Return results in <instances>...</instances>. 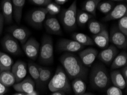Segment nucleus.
<instances>
[{"label":"nucleus","mask_w":127,"mask_h":95,"mask_svg":"<svg viewBox=\"0 0 127 95\" xmlns=\"http://www.w3.org/2000/svg\"><path fill=\"white\" fill-rule=\"evenodd\" d=\"M60 62L71 79L86 78L88 69L78 56L66 52L61 56Z\"/></svg>","instance_id":"1"},{"label":"nucleus","mask_w":127,"mask_h":95,"mask_svg":"<svg viewBox=\"0 0 127 95\" xmlns=\"http://www.w3.org/2000/svg\"><path fill=\"white\" fill-rule=\"evenodd\" d=\"M110 81V76L103 65L98 64L92 68L90 75V83L94 88L96 90L106 88L109 86Z\"/></svg>","instance_id":"2"},{"label":"nucleus","mask_w":127,"mask_h":95,"mask_svg":"<svg viewBox=\"0 0 127 95\" xmlns=\"http://www.w3.org/2000/svg\"><path fill=\"white\" fill-rule=\"evenodd\" d=\"M48 87L49 90L52 92L56 91H63L64 93L70 92V84L66 72L63 68L61 67L57 68L54 75L50 81Z\"/></svg>","instance_id":"3"},{"label":"nucleus","mask_w":127,"mask_h":95,"mask_svg":"<svg viewBox=\"0 0 127 95\" xmlns=\"http://www.w3.org/2000/svg\"><path fill=\"white\" fill-rule=\"evenodd\" d=\"M76 0H74L68 8L63 10L61 14V22L67 31H72L76 28Z\"/></svg>","instance_id":"4"},{"label":"nucleus","mask_w":127,"mask_h":95,"mask_svg":"<svg viewBox=\"0 0 127 95\" xmlns=\"http://www.w3.org/2000/svg\"><path fill=\"white\" fill-rule=\"evenodd\" d=\"M39 60L43 64H51L54 61V45L51 37L45 35L39 47Z\"/></svg>","instance_id":"5"},{"label":"nucleus","mask_w":127,"mask_h":95,"mask_svg":"<svg viewBox=\"0 0 127 95\" xmlns=\"http://www.w3.org/2000/svg\"><path fill=\"white\" fill-rule=\"evenodd\" d=\"M47 14L48 12L46 7H41L33 10L28 16L29 24L34 28L41 29L43 26Z\"/></svg>","instance_id":"6"},{"label":"nucleus","mask_w":127,"mask_h":95,"mask_svg":"<svg viewBox=\"0 0 127 95\" xmlns=\"http://www.w3.org/2000/svg\"><path fill=\"white\" fill-rule=\"evenodd\" d=\"M1 44L3 49L12 55H18L22 52L19 42L10 34H7L3 36Z\"/></svg>","instance_id":"7"},{"label":"nucleus","mask_w":127,"mask_h":95,"mask_svg":"<svg viewBox=\"0 0 127 95\" xmlns=\"http://www.w3.org/2000/svg\"><path fill=\"white\" fill-rule=\"evenodd\" d=\"M85 46L82 45L74 40L68 39H61L57 43V47L59 51L69 53L79 52L83 50Z\"/></svg>","instance_id":"8"},{"label":"nucleus","mask_w":127,"mask_h":95,"mask_svg":"<svg viewBox=\"0 0 127 95\" xmlns=\"http://www.w3.org/2000/svg\"><path fill=\"white\" fill-rule=\"evenodd\" d=\"M40 44L34 38H29L24 44L23 50L27 56L30 59L35 61L38 57Z\"/></svg>","instance_id":"9"},{"label":"nucleus","mask_w":127,"mask_h":95,"mask_svg":"<svg viewBox=\"0 0 127 95\" xmlns=\"http://www.w3.org/2000/svg\"><path fill=\"white\" fill-rule=\"evenodd\" d=\"M109 41L117 48L126 49L127 47V36L119 30L117 27H114L109 34Z\"/></svg>","instance_id":"10"},{"label":"nucleus","mask_w":127,"mask_h":95,"mask_svg":"<svg viewBox=\"0 0 127 95\" xmlns=\"http://www.w3.org/2000/svg\"><path fill=\"white\" fill-rule=\"evenodd\" d=\"M98 55L95 48L88 47L81 50L79 53V58L85 66L90 67L95 62Z\"/></svg>","instance_id":"11"},{"label":"nucleus","mask_w":127,"mask_h":95,"mask_svg":"<svg viewBox=\"0 0 127 95\" xmlns=\"http://www.w3.org/2000/svg\"><path fill=\"white\" fill-rule=\"evenodd\" d=\"M8 32L13 37L24 44L29 38L30 32L24 27L13 26L8 29Z\"/></svg>","instance_id":"12"},{"label":"nucleus","mask_w":127,"mask_h":95,"mask_svg":"<svg viewBox=\"0 0 127 95\" xmlns=\"http://www.w3.org/2000/svg\"><path fill=\"white\" fill-rule=\"evenodd\" d=\"M11 71L14 75L16 82L18 83L26 77L28 73V66L25 62L18 61L13 64Z\"/></svg>","instance_id":"13"},{"label":"nucleus","mask_w":127,"mask_h":95,"mask_svg":"<svg viewBox=\"0 0 127 95\" xmlns=\"http://www.w3.org/2000/svg\"><path fill=\"white\" fill-rule=\"evenodd\" d=\"M118 52L117 48L112 44L100 52L98 54V58L105 64L109 65L112 63L113 59L118 54Z\"/></svg>","instance_id":"14"},{"label":"nucleus","mask_w":127,"mask_h":95,"mask_svg":"<svg viewBox=\"0 0 127 95\" xmlns=\"http://www.w3.org/2000/svg\"><path fill=\"white\" fill-rule=\"evenodd\" d=\"M35 81L30 77H26L13 85V88L17 92L29 94L35 91Z\"/></svg>","instance_id":"15"},{"label":"nucleus","mask_w":127,"mask_h":95,"mask_svg":"<svg viewBox=\"0 0 127 95\" xmlns=\"http://www.w3.org/2000/svg\"><path fill=\"white\" fill-rule=\"evenodd\" d=\"M127 13V5L124 4H119L111 10V11L106 14L103 18V21H110L112 20H116L122 18Z\"/></svg>","instance_id":"16"},{"label":"nucleus","mask_w":127,"mask_h":95,"mask_svg":"<svg viewBox=\"0 0 127 95\" xmlns=\"http://www.w3.org/2000/svg\"><path fill=\"white\" fill-rule=\"evenodd\" d=\"M44 27L49 34L54 35H61L62 34L60 23L54 17H50L47 18L43 23Z\"/></svg>","instance_id":"17"},{"label":"nucleus","mask_w":127,"mask_h":95,"mask_svg":"<svg viewBox=\"0 0 127 95\" xmlns=\"http://www.w3.org/2000/svg\"><path fill=\"white\" fill-rule=\"evenodd\" d=\"M1 8L5 22L7 24H11L13 19V9L11 0H2Z\"/></svg>","instance_id":"18"},{"label":"nucleus","mask_w":127,"mask_h":95,"mask_svg":"<svg viewBox=\"0 0 127 95\" xmlns=\"http://www.w3.org/2000/svg\"><path fill=\"white\" fill-rule=\"evenodd\" d=\"M92 39L94 44H96L99 47L106 48L109 45V34L105 29L99 34L94 35Z\"/></svg>","instance_id":"19"},{"label":"nucleus","mask_w":127,"mask_h":95,"mask_svg":"<svg viewBox=\"0 0 127 95\" xmlns=\"http://www.w3.org/2000/svg\"><path fill=\"white\" fill-rule=\"evenodd\" d=\"M13 9V18L17 24H20L26 0H11Z\"/></svg>","instance_id":"20"},{"label":"nucleus","mask_w":127,"mask_h":95,"mask_svg":"<svg viewBox=\"0 0 127 95\" xmlns=\"http://www.w3.org/2000/svg\"><path fill=\"white\" fill-rule=\"evenodd\" d=\"M110 80L112 81L113 86L118 87L121 90H124L127 86V81L119 70H115L111 72L110 75Z\"/></svg>","instance_id":"21"},{"label":"nucleus","mask_w":127,"mask_h":95,"mask_svg":"<svg viewBox=\"0 0 127 95\" xmlns=\"http://www.w3.org/2000/svg\"><path fill=\"white\" fill-rule=\"evenodd\" d=\"M0 81L6 87L13 86L15 84V78L11 70H0Z\"/></svg>","instance_id":"22"},{"label":"nucleus","mask_w":127,"mask_h":95,"mask_svg":"<svg viewBox=\"0 0 127 95\" xmlns=\"http://www.w3.org/2000/svg\"><path fill=\"white\" fill-rule=\"evenodd\" d=\"M127 64V53L122 51L118 54L111 63V69L113 70L123 67Z\"/></svg>","instance_id":"23"},{"label":"nucleus","mask_w":127,"mask_h":95,"mask_svg":"<svg viewBox=\"0 0 127 95\" xmlns=\"http://www.w3.org/2000/svg\"><path fill=\"white\" fill-rule=\"evenodd\" d=\"M71 36L73 40H75L79 43L84 46H92L94 44L93 39L87 35L82 32H74Z\"/></svg>","instance_id":"24"},{"label":"nucleus","mask_w":127,"mask_h":95,"mask_svg":"<svg viewBox=\"0 0 127 95\" xmlns=\"http://www.w3.org/2000/svg\"><path fill=\"white\" fill-rule=\"evenodd\" d=\"M14 61L10 56L5 52L0 51V70H11Z\"/></svg>","instance_id":"25"},{"label":"nucleus","mask_w":127,"mask_h":95,"mask_svg":"<svg viewBox=\"0 0 127 95\" xmlns=\"http://www.w3.org/2000/svg\"><path fill=\"white\" fill-rule=\"evenodd\" d=\"M72 88L75 95H81L86 92L87 86L84 80L81 78H75L72 81Z\"/></svg>","instance_id":"26"},{"label":"nucleus","mask_w":127,"mask_h":95,"mask_svg":"<svg viewBox=\"0 0 127 95\" xmlns=\"http://www.w3.org/2000/svg\"><path fill=\"white\" fill-rule=\"evenodd\" d=\"M100 1L101 0H87L83 6V10L95 16L97 6Z\"/></svg>","instance_id":"27"},{"label":"nucleus","mask_w":127,"mask_h":95,"mask_svg":"<svg viewBox=\"0 0 127 95\" xmlns=\"http://www.w3.org/2000/svg\"><path fill=\"white\" fill-rule=\"evenodd\" d=\"M88 28L90 32L94 35L99 34L105 29L104 25L92 18L88 22Z\"/></svg>","instance_id":"28"},{"label":"nucleus","mask_w":127,"mask_h":95,"mask_svg":"<svg viewBox=\"0 0 127 95\" xmlns=\"http://www.w3.org/2000/svg\"><path fill=\"white\" fill-rule=\"evenodd\" d=\"M93 15L84 11H80L77 12L76 24L80 26H84L89 22L90 19L93 18Z\"/></svg>","instance_id":"29"},{"label":"nucleus","mask_w":127,"mask_h":95,"mask_svg":"<svg viewBox=\"0 0 127 95\" xmlns=\"http://www.w3.org/2000/svg\"><path fill=\"white\" fill-rule=\"evenodd\" d=\"M28 70L32 79L36 83H39V73L38 65L32 62H30L28 64Z\"/></svg>","instance_id":"30"},{"label":"nucleus","mask_w":127,"mask_h":95,"mask_svg":"<svg viewBox=\"0 0 127 95\" xmlns=\"http://www.w3.org/2000/svg\"><path fill=\"white\" fill-rule=\"evenodd\" d=\"M115 6L114 3L112 1H103L100 2L99 5L97 6L98 10L100 11L101 13L103 14H107L109 11H111L113 7Z\"/></svg>","instance_id":"31"},{"label":"nucleus","mask_w":127,"mask_h":95,"mask_svg":"<svg viewBox=\"0 0 127 95\" xmlns=\"http://www.w3.org/2000/svg\"><path fill=\"white\" fill-rule=\"evenodd\" d=\"M39 73V82L45 83L50 78L51 72L49 69L38 66Z\"/></svg>","instance_id":"32"},{"label":"nucleus","mask_w":127,"mask_h":95,"mask_svg":"<svg viewBox=\"0 0 127 95\" xmlns=\"http://www.w3.org/2000/svg\"><path fill=\"white\" fill-rule=\"evenodd\" d=\"M46 9H47L48 14L50 16L54 17V15L58 14L60 13L61 7L59 5H58L56 3L51 2L49 4L46 6Z\"/></svg>","instance_id":"33"},{"label":"nucleus","mask_w":127,"mask_h":95,"mask_svg":"<svg viewBox=\"0 0 127 95\" xmlns=\"http://www.w3.org/2000/svg\"><path fill=\"white\" fill-rule=\"evenodd\" d=\"M118 20L117 28L122 33L127 36V13Z\"/></svg>","instance_id":"34"},{"label":"nucleus","mask_w":127,"mask_h":95,"mask_svg":"<svg viewBox=\"0 0 127 95\" xmlns=\"http://www.w3.org/2000/svg\"><path fill=\"white\" fill-rule=\"evenodd\" d=\"M107 95H123V92L121 89L115 86L111 87L107 91Z\"/></svg>","instance_id":"35"},{"label":"nucleus","mask_w":127,"mask_h":95,"mask_svg":"<svg viewBox=\"0 0 127 95\" xmlns=\"http://www.w3.org/2000/svg\"><path fill=\"white\" fill-rule=\"evenodd\" d=\"M31 3L40 6H46L50 3L52 2V0H29Z\"/></svg>","instance_id":"36"},{"label":"nucleus","mask_w":127,"mask_h":95,"mask_svg":"<svg viewBox=\"0 0 127 95\" xmlns=\"http://www.w3.org/2000/svg\"><path fill=\"white\" fill-rule=\"evenodd\" d=\"M7 91H8V88L5 86L0 81V95H5Z\"/></svg>","instance_id":"37"},{"label":"nucleus","mask_w":127,"mask_h":95,"mask_svg":"<svg viewBox=\"0 0 127 95\" xmlns=\"http://www.w3.org/2000/svg\"><path fill=\"white\" fill-rule=\"evenodd\" d=\"M5 20L1 13H0V35L2 34L3 28V24H4Z\"/></svg>","instance_id":"38"},{"label":"nucleus","mask_w":127,"mask_h":95,"mask_svg":"<svg viewBox=\"0 0 127 95\" xmlns=\"http://www.w3.org/2000/svg\"><path fill=\"white\" fill-rule=\"evenodd\" d=\"M121 73L126 81L127 80V64L123 67Z\"/></svg>","instance_id":"39"},{"label":"nucleus","mask_w":127,"mask_h":95,"mask_svg":"<svg viewBox=\"0 0 127 95\" xmlns=\"http://www.w3.org/2000/svg\"><path fill=\"white\" fill-rule=\"evenodd\" d=\"M68 0H55V3H57L58 5H63Z\"/></svg>","instance_id":"40"},{"label":"nucleus","mask_w":127,"mask_h":95,"mask_svg":"<svg viewBox=\"0 0 127 95\" xmlns=\"http://www.w3.org/2000/svg\"><path fill=\"white\" fill-rule=\"evenodd\" d=\"M50 95H65V93L63 91H56L53 92Z\"/></svg>","instance_id":"41"},{"label":"nucleus","mask_w":127,"mask_h":95,"mask_svg":"<svg viewBox=\"0 0 127 95\" xmlns=\"http://www.w3.org/2000/svg\"><path fill=\"white\" fill-rule=\"evenodd\" d=\"M27 95H39L38 94V93L36 92L35 91H34L33 92L30 93V94H27Z\"/></svg>","instance_id":"42"},{"label":"nucleus","mask_w":127,"mask_h":95,"mask_svg":"<svg viewBox=\"0 0 127 95\" xmlns=\"http://www.w3.org/2000/svg\"><path fill=\"white\" fill-rule=\"evenodd\" d=\"M13 95H27V94H25V93H22V92H17L16 94H13Z\"/></svg>","instance_id":"43"},{"label":"nucleus","mask_w":127,"mask_h":95,"mask_svg":"<svg viewBox=\"0 0 127 95\" xmlns=\"http://www.w3.org/2000/svg\"><path fill=\"white\" fill-rule=\"evenodd\" d=\"M94 95L92 94H90V93H84V94H81V95Z\"/></svg>","instance_id":"44"},{"label":"nucleus","mask_w":127,"mask_h":95,"mask_svg":"<svg viewBox=\"0 0 127 95\" xmlns=\"http://www.w3.org/2000/svg\"><path fill=\"white\" fill-rule=\"evenodd\" d=\"M109 1H119V2H120V1H123L124 0H109Z\"/></svg>","instance_id":"45"},{"label":"nucleus","mask_w":127,"mask_h":95,"mask_svg":"<svg viewBox=\"0 0 127 95\" xmlns=\"http://www.w3.org/2000/svg\"><path fill=\"white\" fill-rule=\"evenodd\" d=\"M125 1H127V0H125Z\"/></svg>","instance_id":"46"},{"label":"nucleus","mask_w":127,"mask_h":95,"mask_svg":"<svg viewBox=\"0 0 127 95\" xmlns=\"http://www.w3.org/2000/svg\"><path fill=\"white\" fill-rule=\"evenodd\" d=\"M0 9H1V6H0Z\"/></svg>","instance_id":"47"},{"label":"nucleus","mask_w":127,"mask_h":95,"mask_svg":"<svg viewBox=\"0 0 127 95\" xmlns=\"http://www.w3.org/2000/svg\"></svg>","instance_id":"48"}]
</instances>
